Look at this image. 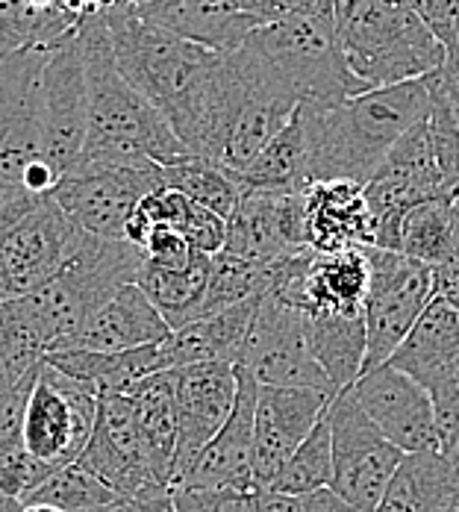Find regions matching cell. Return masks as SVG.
<instances>
[{"instance_id": "6da1fadb", "label": "cell", "mask_w": 459, "mask_h": 512, "mask_svg": "<svg viewBox=\"0 0 459 512\" xmlns=\"http://www.w3.org/2000/svg\"><path fill=\"white\" fill-rule=\"evenodd\" d=\"M106 24L124 80L165 115L189 154L221 162L245 95L236 56L153 27L133 6H112Z\"/></svg>"}, {"instance_id": "7a4b0ae2", "label": "cell", "mask_w": 459, "mask_h": 512, "mask_svg": "<svg viewBox=\"0 0 459 512\" xmlns=\"http://www.w3.org/2000/svg\"><path fill=\"white\" fill-rule=\"evenodd\" d=\"M430 83L371 89L342 103H301L309 133V186L345 180L365 186L395 145L430 118Z\"/></svg>"}, {"instance_id": "3957f363", "label": "cell", "mask_w": 459, "mask_h": 512, "mask_svg": "<svg viewBox=\"0 0 459 512\" xmlns=\"http://www.w3.org/2000/svg\"><path fill=\"white\" fill-rule=\"evenodd\" d=\"M77 42L89 86V139L77 165L159 168L189 156L165 115L118 71L106 12L83 21Z\"/></svg>"}, {"instance_id": "277c9868", "label": "cell", "mask_w": 459, "mask_h": 512, "mask_svg": "<svg viewBox=\"0 0 459 512\" xmlns=\"http://www.w3.org/2000/svg\"><path fill=\"white\" fill-rule=\"evenodd\" d=\"M336 39L365 92L445 68L442 45L407 0H336Z\"/></svg>"}, {"instance_id": "5b68a950", "label": "cell", "mask_w": 459, "mask_h": 512, "mask_svg": "<svg viewBox=\"0 0 459 512\" xmlns=\"http://www.w3.org/2000/svg\"><path fill=\"white\" fill-rule=\"evenodd\" d=\"M142 265V248L74 227L59 271L48 286L30 295L51 321L56 351H62L106 301H112L124 286L136 283Z\"/></svg>"}, {"instance_id": "8992f818", "label": "cell", "mask_w": 459, "mask_h": 512, "mask_svg": "<svg viewBox=\"0 0 459 512\" xmlns=\"http://www.w3.org/2000/svg\"><path fill=\"white\" fill-rule=\"evenodd\" d=\"M245 45L259 53L304 103H342L365 92L339 48L336 12L292 15L262 24Z\"/></svg>"}, {"instance_id": "52a82bcc", "label": "cell", "mask_w": 459, "mask_h": 512, "mask_svg": "<svg viewBox=\"0 0 459 512\" xmlns=\"http://www.w3.org/2000/svg\"><path fill=\"white\" fill-rule=\"evenodd\" d=\"M98 404V395L45 362L24 410V451L53 471L74 465L95 433Z\"/></svg>"}, {"instance_id": "ba28073f", "label": "cell", "mask_w": 459, "mask_h": 512, "mask_svg": "<svg viewBox=\"0 0 459 512\" xmlns=\"http://www.w3.org/2000/svg\"><path fill=\"white\" fill-rule=\"evenodd\" d=\"M371 289L365 298V371L386 365L433 304V268L398 251L368 248Z\"/></svg>"}, {"instance_id": "9c48e42d", "label": "cell", "mask_w": 459, "mask_h": 512, "mask_svg": "<svg viewBox=\"0 0 459 512\" xmlns=\"http://www.w3.org/2000/svg\"><path fill=\"white\" fill-rule=\"evenodd\" d=\"M333 430V483L330 489L362 512H377L404 451L392 445L365 415L354 392L345 389L330 404Z\"/></svg>"}, {"instance_id": "30bf717a", "label": "cell", "mask_w": 459, "mask_h": 512, "mask_svg": "<svg viewBox=\"0 0 459 512\" xmlns=\"http://www.w3.org/2000/svg\"><path fill=\"white\" fill-rule=\"evenodd\" d=\"M239 368L254 374L259 386L315 389L336 398L327 374L309 351L306 315L274 292L259 301L248 342L239 357Z\"/></svg>"}, {"instance_id": "8fae6325", "label": "cell", "mask_w": 459, "mask_h": 512, "mask_svg": "<svg viewBox=\"0 0 459 512\" xmlns=\"http://www.w3.org/2000/svg\"><path fill=\"white\" fill-rule=\"evenodd\" d=\"M162 189L159 168L77 165L53 189V201L68 221L86 233L127 242V224L151 192Z\"/></svg>"}, {"instance_id": "7c38bea8", "label": "cell", "mask_w": 459, "mask_h": 512, "mask_svg": "<svg viewBox=\"0 0 459 512\" xmlns=\"http://www.w3.org/2000/svg\"><path fill=\"white\" fill-rule=\"evenodd\" d=\"M427 121L407 133L377 168V174L365 183V201L374 218V248L398 251L404 215L412 206L433 201L442 189L445 177Z\"/></svg>"}, {"instance_id": "4fadbf2b", "label": "cell", "mask_w": 459, "mask_h": 512, "mask_svg": "<svg viewBox=\"0 0 459 512\" xmlns=\"http://www.w3.org/2000/svg\"><path fill=\"white\" fill-rule=\"evenodd\" d=\"M51 51L0 56V177L21 186L42 159V83Z\"/></svg>"}, {"instance_id": "5bb4252c", "label": "cell", "mask_w": 459, "mask_h": 512, "mask_svg": "<svg viewBox=\"0 0 459 512\" xmlns=\"http://www.w3.org/2000/svg\"><path fill=\"white\" fill-rule=\"evenodd\" d=\"M77 462L121 498L171 495V489H165L153 477L148 457H145L142 433H139L136 404L127 392L101 398L95 433L89 439V448Z\"/></svg>"}, {"instance_id": "9a60e30c", "label": "cell", "mask_w": 459, "mask_h": 512, "mask_svg": "<svg viewBox=\"0 0 459 512\" xmlns=\"http://www.w3.org/2000/svg\"><path fill=\"white\" fill-rule=\"evenodd\" d=\"M89 139V86L80 42L53 48L42 83V159L65 177Z\"/></svg>"}, {"instance_id": "2e32d148", "label": "cell", "mask_w": 459, "mask_h": 512, "mask_svg": "<svg viewBox=\"0 0 459 512\" xmlns=\"http://www.w3.org/2000/svg\"><path fill=\"white\" fill-rule=\"evenodd\" d=\"M71 236L74 224L53 198L39 201L18 218L0 239V304L48 286L62 265Z\"/></svg>"}, {"instance_id": "e0dca14e", "label": "cell", "mask_w": 459, "mask_h": 512, "mask_svg": "<svg viewBox=\"0 0 459 512\" xmlns=\"http://www.w3.org/2000/svg\"><path fill=\"white\" fill-rule=\"evenodd\" d=\"M306 251L312 248L306 239L304 192L248 189L236 212L227 218L224 254L256 265H274Z\"/></svg>"}, {"instance_id": "ac0fdd59", "label": "cell", "mask_w": 459, "mask_h": 512, "mask_svg": "<svg viewBox=\"0 0 459 512\" xmlns=\"http://www.w3.org/2000/svg\"><path fill=\"white\" fill-rule=\"evenodd\" d=\"M177 454H174V489L183 486L186 474L206 445L227 424L239 377L233 362H201L177 368Z\"/></svg>"}, {"instance_id": "d6986e66", "label": "cell", "mask_w": 459, "mask_h": 512, "mask_svg": "<svg viewBox=\"0 0 459 512\" xmlns=\"http://www.w3.org/2000/svg\"><path fill=\"white\" fill-rule=\"evenodd\" d=\"M333 398L315 389H280L259 386L254 421V486L268 492L295 451L315 430Z\"/></svg>"}, {"instance_id": "ffe728a7", "label": "cell", "mask_w": 459, "mask_h": 512, "mask_svg": "<svg viewBox=\"0 0 459 512\" xmlns=\"http://www.w3.org/2000/svg\"><path fill=\"white\" fill-rule=\"evenodd\" d=\"M351 392L380 433L404 454L439 451L433 398L412 377L386 362L359 374Z\"/></svg>"}, {"instance_id": "44dd1931", "label": "cell", "mask_w": 459, "mask_h": 512, "mask_svg": "<svg viewBox=\"0 0 459 512\" xmlns=\"http://www.w3.org/2000/svg\"><path fill=\"white\" fill-rule=\"evenodd\" d=\"M239 392L227 424L201 451L192 471L186 474V489H242L256 492L254 486V421L259 383L254 374L236 365ZM177 486V489H183Z\"/></svg>"}, {"instance_id": "7402d4cb", "label": "cell", "mask_w": 459, "mask_h": 512, "mask_svg": "<svg viewBox=\"0 0 459 512\" xmlns=\"http://www.w3.org/2000/svg\"><path fill=\"white\" fill-rule=\"evenodd\" d=\"M133 12L153 27L218 53L239 51L259 27L236 0H142Z\"/></svg>"}, {"instance_id": "603a6c76", "label": "cell", "mask_w": 459, "mask_h": 512, "mask_svg": "<svg viewBox=\"0 0 459 512\" xmlns=\"http://www.w3.org/2000/svg\"><path fill=\"white\" fill-rule=\"evenodd\" d=\"M304 198L306 239L315 254L374 248V218L365 201V186L327 180L312 183Z\"/></svg>"}, {"instance_id": "cb8c5ba5", "label": "cell", "mask_w": 459, "mask_h": 512, "mask_svg": "<svg viewBox=\"0 0 459 512\" xmlns=\"http://www.w3.org/2000/svg\"><path fill=\"white\" fill-rule=\"evenodd\" d=\"M171 333L174 330L165 324V318L153 307L151 298L136 283H130L112 301H106L62 351L118 354V351L162 345L165 339H171Z\"/></svg>"}, {"instance_id": "d4e9b609", "label": "cell", "mask_w": 459, "mask_h": 512, "mask_svg": "<svg viewBox=\"0 0 459 512\" xmlns=\"http://www.w3.org/2000/svg\"><path fill=\"white\" fill-rule=\"evenodd\" d=\"M392 368L412 377L430 395L459 380V312L433 298L404 345L389 359Z\"/></svg>"}, {"instance_id": "484cf974", "label": "cell", "mask_w": 459, "mask_h": 512, "mask_svg": "<svg viewBox=\"0 0 459 512\" xmlns=\"http://www.w3.org/2000/svg\"><path fill=\"white\" fill-rule=\"evenodd\" d=\"M259 301L262 298L245 301L239 307L224 309L218 315H206L174 330L171 339L159 345V371H177V368H189L201 362L239 365Z\"/></svg>"}, {"instance_id": "4316f807", "label": "cell", "mask_w": 459, "mask_h": 512, "mask_svg": "<svg viewBox=\"0 0 459 512\" xmlns=\"http://www.w3.org/2000/svg\"><path fill=\"white\" fill-rule=\"evenodd\" d=\"M136 404L139 433L153 477L174 492V454H177V377L159 371L127 392Z\"/></svg>"}, {"instance_id": "83f0119b", "label": "cell", "mask_w": 459, "mask_h": 512, "mask_svg": "<svg viewBox=\"0 0 459 512\" xmlns=\"http://www.w3.org/2000/svg\"><path fill=\"white\" fill-rule=\"evenodd\" d=\"M459 498V465L439 451L407 454L377 512H445Z\"/></svg>"}, {"instance_id": "f1b7e54d", "label": "cell", "mask_w": 459, "mask_h": 512, "mask_svg": "<svg viewBox=\"0 0 459 512\" xmlns=\"http://www.w3.org/2000/svg\"><path fill=\"white\" fill-rule=\"evenodd\" d=\"M48 365L59 368L80 386H86L92 395L109 398L124 395L139 380L159 374V345L136 348V351H118V354H101V351H53L45 359Z\"/></svg>"}, {"instance_id": "f546056e", "label": "cell", "mask_w": 459, "mask_h": 512, "mask_svg": "<svg viewBox=\"0 0 459 512\" xmlns=\"http://www.w3.org/2000/svg\"><path fill=\"white\" fill-rule=\"evenodd\" d=\"M306 315V312H304ZM309 351L327 374L333 392H345L359 380L365 368V312H336V315H306Z\"/></svg>"}, {"instance_id": "4dcf8cb0", "label": "cell", "mask_w": 459, "mask_h": 512, "mask_svg": "<svg viewBox=\"0 0 459 512\" xmlns=\"http://www.w3.org/2000/svg\"><path fill=\"white\" fill-rule=\"evenodd\" d=\"M212 274V256L195 254L186 268H162L145 259L136 286L151 298V304L159 309L165 324L171 330H180L201 318Z\"/></svg>"}, {"instance_id": "1f68e13d", "label": "cell", "mask_w": 459, "mask_h": 512, "mask_svg": "<svg viewBox=\"0 0 459 512\" xmlns=\"http://www.w3.org/2000/svg\"><path fill=\"white\" fill-rule=\"evenodd\" d=\"M56 351L51 321L36 307V301L15 298L0 304V365L21 383Z\"/></svg>"}, {"instance_id": "d6a6232c", "label": "cell", "mask_w": 459, "mask_h": 512, "mask_svg": "<svg viewBox=\"0 0 459 512\" xmlns=\"http://www.w3.org/2000/svg\"><path fill=\"white\" fill-rule=\"evenodd\" d=\"M159 177H162L165 189L180 192L192 204L206 206V209L218 212L221 218H230L248 192L242 174L224 168L215 159H204V156L189 154L177 162L159 165Z\"/></svg>"}, {"instance_id": "836d02e7", "label": "cell", "mask_w": 459, "mask_h": 512, "mask_svg": "<svg viewBox=\"0 0 459 512\" xmlns=\"http://www.w3.org/2000/svg\"><path fill=\"white\" fill-rule=\"evenodd\" d=\"M248 189L268 192H306L309 189V133L301 109L265 145V151L242 174Z\"/></svg>"}, {"instance_id": "e575fe53", "label": "cell", "mask_w": 459, "mask_h": 512, "mask_svg": "<svg viewBox=\"0 0 459 512\" xmlns=\"http://www.w3.org/2000/svg\"><path fill=\"white\" fill-rule=\"evenodd\" d=\"M274 271H277V262L256 265V262L224 254V251L212 256V274H209V289H206L201 318L218 315L224 309L239 307L254 298H265L274 286Z\"/></svg>"}, {"instance_id": "d590c367", "label": "cell", "mask_w": 459, "mask_h": 512, "mask_svg": "<svg viewBox=\"0 0 459 512\" xmlns=\"http://www.w3.org/2000/svg\"><path fill=\"white\" fill-rule=\"evenodd\" d=\"M457 230L448 206L439 198L412 206L401 221V242L398 254L409 256L415 262H424L430 268H439L448 256L454 254Z\"/></svg>"}, {"instance_id": "8d00e7d4", "label": "cell", "mask_w": 459, "mask_h": 512, "mask_svg": "<svg viewBox=\"0 0 459 512\" xmlns=\"http://www.w3.org/2000/svg\"><path fill=\"white\" fill-rule=\"evenodd\" d=\"M330 483H333V430L327 410L268 492L306 498L312 492L330 489Z\"/></svg>"}, {"instance_id": "74e56055", "label": "cell", "mask_w": 459, "mask_h": 512, "mask_svg": "<svg viewBox=\"0 0 459 512\" xmlns=\"http://www.w3.org/2000/svg\"><path fill=\"white\" fill-rule=\"evenodd\" d=\"M118 498L121 495H115L92 471H86L80 462H74V465L56 471L51 480L42 483L24 504H45V507L62 512H92L118 501Z\"/></svg>"}, {"instance_id": "f35d334b", "label": "cell", "mask_w": 459, "mask_h": 512, "mask_svg": "<svg viewBox=\"0 0 459 512\" xmlns=\"http://www.w3.org/2000/svg\"><path fill=\"white\" fill-rule=\"evenodd\" d=\"M177 512H256L259 492L242 489H174L171 492Z\"/></svg>"}, {"instance_id": "ab89813d", "label": "cell", "mask_w": 459, "mask_h": 512, "mask_svg": "<svg viewBox=\"0 0 459 512\" xmlns=\"http://www.w3.org/2000/svg\"><path fill=\"white\" fill-rule=\"evenodd\" d=\"M418 15L445 51L442 74H459V0H427Z\"/></svg>"}, {"instance_id": "60d3db41", "label": "cell", "mask_w": 459, "mask_h": 512, "mask_svg": "<svg viewBox=\"0 0 459 512\" xmlns=\"http://www.w3.org/2000/svg\"><path fill=\"white\" fill-rule=\"evenodd\" d=\"M18 51H39L30 0H0V56Z\"/></svg>"}, {"instance_id": "b9f144b4", "label": "cell", "mask_w": 459, "mask_h": 512, "mask_svg": "<svg viewBox=\"0 0 459 512\" xmlns=\"http://www.w3.org/2000/svg\"><path fill=\"white\" fill-rule=\"evenodd\" d=\"M180 233L189 239V245L198 254L218 256L224 251V245H227V218H221L218 212H212L206 206L192 204L189 218H186Z\"/></svg>"}, {"instance_id": "7bdbcfd3", "label": "cell", "mask_w": 459, "mask_h": 512, "mask_svg": "<svg viewBox=\"0 0 459 512\" xmlns=\"http://www.w3.org/2000/svg\"><path fill=\"white\" fill-rule=\"evenodd\" d=\"M236 6L251 15L256 24H274L292 15H333L336 0H236Z\"/></svg>"}, {"instance_id": "ee69618b", "label": "cell", "mask_w": 459, "mask_h": 512, "mask_svg": "<svg viewBox=\"0 0 459 512\" xmlns=\"http://www.w3.org/2000/svg\"><path fill=\"white\" fill-rule=\"evenodd\" d=\"M433 412H436V439L439 454L459 465V380L433 392Z\"/></svg>"}, {"instance_id": "f6af8a7d", "label": "cell", "mask_w": 459, "mask_h": 512, "mask_svg": "<svg viewBox=\"0 0 459 512\" xmlns=\"http://www.w3.org/2000/svg\"><path fill=\"white\" fill-rule=\"evenodd\" d=\"M142 251H145L148 262L162 265V268H186L198 254L189 245V239L180 230H171V227H153L151 236L142 245Z\"/></svg>"}, {"instance_id": "bcb514c9", "label": "cell", "mask_w": 459, "mask_h": 512, "mask_svg": "<svg viewBox=\"0 0 459 512\" xmlns=\"http://www.w3.org/2000/svg\"><path fill=\"white\" fill-rule=\"evenodd\" d=\"M433 295L459 312V251L448 256L439 268H433Z\"/></svg>"}, {"instance_id": "7dc6e473", "label": "cell", "mask_w": 459, "mask_h": 512, "mask_svg": "<svg viewBox=\"0 0 459 512\" xmlns=\"http://www.w3.org/2000/svg\"><path fill=\"white\" fill-rule=\"evenodd\" d=\"M306 512H362L354 504H348L345 498H339L333 489H321V492H312L304 498Z\"/></svg>"}, {"instance_id": "c3c4849f", "label": "cell", "mask_w": 459, "mask_h": 512, "mask_svg": "<svg viewBox=\"0 0 459 512\" xmlns=\"http://www.w3.org/2000/svg\"><path fill=\"white\" fill-rule=\"evenodd\" d=\"M168 498L171 495H159V498H118V501H112V504L92 512H159Z\"/></svg>"}, {"instance_id": "681fc988", "label": "cell", "mask_w": 459, "mask_h": 512, "mask_svg": "<svg viewBox=\"0 0 459 512\" xmlns=\"http://www.w3.org/2000/svg\"><path fill=\"white\" fill-rule=\"evenodd\" d=\"M256 512H306L304 498L280 495V492H259Z\"/></svg>"}, {"instance_id": "f907efd6", "label": "cell", "mask_w": 459, "mask_h": 512, "mask_svg": "<svg viewBox=\"0 0 459 512\" xmlns=\"http://www.w3.org/2000/svg\"><path fill=\"white\" fill-rule=\"evenodd\" d=\"M39 201H45V198H39V195H30V192H24L21 198H15L9 206H3L0 209V239H3V233L18 221V218H24L33 206L39 204Z\"/></svg>"}, {"instance_id": "816d5d0a", "label": "cell", "mask_w": 459, "mask_h": 512, "mask_svg": "<svg viewBox=\"0 0 459 512\" xmlns=\"http://www.w3.org/2000/svg\"><path fill=\"white\" fill-rule=\"evenodd\" d=\"M21 195H24V189H21L18 183H12V180L0 177V209H3V206H9L15 198H21Z\"/></svg>"}, {"instance_id": "f5cc1de1", "label": "cell", "mask_w": 459, "mask_h": 512, "mask_svg": "<svg viewBox=\"0 0 459 512\" xmlns=\"http://www.w3.org/2000/svg\"><path fill=\"white\" fill-rule=\"evenodd\" d=\"M21 383H24V380H21ZM21 383H15V380H12V377L6 374V368L0 365V407H3V404H6V401H9V398L15 395V389H18Z\"/></svg>"}, {"instance_id": "db71d44e", "label": "cell", "mask_w": 459, "mask_h": 512, "mask_svg": "<svg viewBox=\"0 0 459 512\" xmlns=\"http://www.w3.org/2000/svg\"><path fill=\"white\" fill-rule=\"evenodd\" d=\"M24 504L21 501H9V498H0V512H21Z\"/></svg>"}, {"instance_id": "11a10c76", "label": "cell", "mask_w": 459, "mask_h": 512, "mask_svg": "<svg viewBox=\"0 0 459 512\" xmlns=\"http://www.w3.org/2000/svg\"><path fill=\"white\" fill-rule=\"evenodd\" d=\"M21 512H62V510H53V507H45V504H24V510Z\"/></svg>"}, {"instance_id": "9f6ffc18", "label": "cell", "mask_w": 459, "mask_h": 512, "mask_svg": "<svg viewBox=\"0 0 459 512\" xmlns=\"http://www.w3.org/2000/svg\"><path fill=\"white\" fill-rule=\"evenodd\" d=\"M159 512H177L174 510V501H171V498H168V501H165V504H162V510Z\"/></svg>"}, {"instance_id": "6f0895ef", "label": "cell", "mask_w": 459, "mask_h": 512, "mask_svg": "<svg viewBox=\"0 0 459 512\" xmlns=\"http://www.w3.org/2000/svg\"><path fill=\"white\" fill-rule=\"evenodd\" d=\"M445 512H459V498H457V501H454V504H451V507H448V510H445Z\"/></svg>"}, {"instance_id": "680465c9", "label": "cell", "mask_w": 459, "mask_h": 512, "mask_svg": "<svg viewBox=\"0 0 459 512\" xmlns=\"http://www.w3.org/2000/svg\"><path fill=\"white\" fill-rule=\"evenodd\" d=\"M139 3H142V0H139Z\"/></svg>"}]
</instances>
